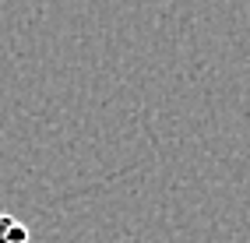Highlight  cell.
<instances>
[{"label":"cell","instance_id":"obj_1","mask_svg":"<svg viewBox=\"0 0 250 243\" xmlns=\"http://www.w3.org/2000/svg\"><path fill=\"white\" fill-rule=\"evenodd\" d=\"M0 243H28V225H21L7 212H0Z\"/></svg>","mask_w":250,"mask_h":243}]
</instances>
